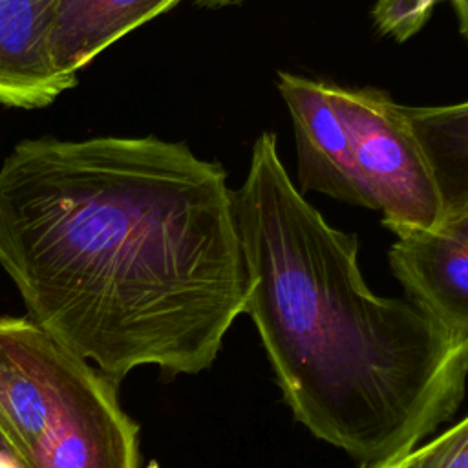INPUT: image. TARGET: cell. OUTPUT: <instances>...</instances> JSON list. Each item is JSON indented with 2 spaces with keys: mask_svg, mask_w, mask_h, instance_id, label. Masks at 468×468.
Segmentation results:
<instances>
[{
  "mask_svg": "<svg viewBox=\"0 0 468 468\" xmlns=\"http://www.w3.org/2000/svg\"><path fill=\"white\" fill-rule=\"evenodd\" d=\"M57 0H0V102L42 108L75 86L51 57Z\"/></svg>",
  "mask_w": 468,
  "mask_h": 468,
  "instance_id": "52a82bcc",
  "label": "cell"
},
{
  "mask_svg": "<svg viewBox=\"0 0 468 468\" xmlns=\"http://www.w3.org/2000/svg\"><path fill=\"white\" fill-rule=\"evenodd\" d=\"M278 90L289 108L298 152V192H322L362 207L349 154L347 130L333 95V82L278 73Z\"/></svg>",
  "mask_w": 468,
  "mask_h": 468,
  "instance_id": "8992f818",
  "label": "cell"
},
{
  "mask_svg": "<svg viewBox=\"0 0 468 468\" xmlns=\"http://www.w3.org/2000/svg\"><path fill=\"white\" fill-rule=\"evenodd\" d=\"M433 468H468V420L464 417L448 428L446 446Z\"/></svg>",
  "mask_w": 468,
  "mask_h": 468,
  "instance_id": "7c38bea8",
  "label": "cell"
},
{
  "mask_svg": "<svg viewBox=\"0 0 468 468\" xmlns=\"http://www.w3.org/2000/svg\"><path fill=\"white\" fill-rule=\"evenodd\" d=\"M437 0H378L375 5V22L386 35L404 40L419 31L430 18Z\"/></svg>",
  "mask_w": 468,
  "mask_h": 468,
  "instance_id": "30bf717a",
  "label": "cell"
},
{
  "mask_svg": "<svg viewBox=\"0 0 468 468\" xmlns=\"http://www.w3.org/2000/svg\"><path fill=\"white\" fill-rule=\"evenodd\" d=\"M179 0H57L51 24V57L57 71L77 82L82 69L108 46Z\"/></svg>",
  "mask_w": 468,
  "mask_h": 468,
  "instance_id": "ba28073f",
  "label": "cell"
},
{
  "mask_svg": "<svg viewBox=\"0 0 468 468\" xmlns=\"http://www.w3.org/2000/svg\"><path fill=\"white\" fill-rule=\"evenodd\" d=\"M252 318L296 422L360 464L391 459L452 420L466 395L468 346L410 300L375 294L358 238L292 185L263 132L232 190Z\"/></svg>",
  "mask_w": 468,
  "mask_h": 468,
  "instance_id": "7a4b0ae2",
  "label": "cell"
},
{
  "mask_svg": "<svg viewBox=\"0 0 468 468\" xmlns=\"http://www.w3.org/2000/svg\"><path fill=\"white\" fill-rule=\"evenodd\" d=\"M446 441H448V430L439 437H435L433 441L426 442L424 446H415L382 463L360 464V468H433L446 446Z\"/></svg>",
  "mask_w": 468,
  "mask_h": 468,
  "instance_id": "8fae6325",
  "label": "cell"
},
{
  "mask_svg": "<svg viewBox=\"0 0 468 468\" xmlns=\"http://www.w3.org/2000/svg\"><path fill=\"white\" fill-rule=\"evenodd\" d=\"M196 2L205 7H219V5H227V4H238L241 0H196Z\"/></svg>",
  "mask_w": 468,
  "mask_h": 468,
  "instance_id": "5bb4252c",
  "label": "cell"
},
{
  "mask_svg": "<svg viewBox=\"0 0 468 468\" xmlns=\"http://www.w3.org/2000/svg\"><path fill=\"white\" fill-rule=\"evenodd\" d=\"M0 265L27 318L117 384L208 369L249 289L227 172L157 137L18 143Z\"/></svg>",
  "mask_w": 468,
  "mask_h": 468,
  "instance_id": "6da1fadb",
  "label": "cell"
},
{
  "mask_svg": "<svg viewBox=\"0 0 468 468\" xmlns=\"http://www.w3.org/2000/svg\"><path fill=\"white\" fill-rule=\"evenodd\" d=\"M0 468H24L20 457L16 455L13 444L0 426Z\"/></svg>",
  "mask_w": 468,
  "mask_h": 468,
  "instance_id": "4fadbf2b",
  "label": "cell"
},
{
  "mask_svg": "<svg viewBox=\"0 0 468 468\" xmlns=\"http://www.w3.org/2000/svg\"><path fill=\"white\" fill-rule=\"evenodd\" d=\"M0 426L24 468H141L117 382L27 316L0 318Z\"/></svg>",
  "mask_w": 468,
  "mask_h": 468,
  "instance_id": "3957f363",
  "label": "cell"
},
{
  "mask_svg": "<svg viewBox=\"0 0 468 468\" xmlns=\"http://www.w3.org/2000/svg\"><path fill=\"white\" fill-rule=\"evenodd\" d=\"M333 95L347 130V154L362 207L382 212L395 236L444 221V207L408 106L377 88H344Z\"/></svg>",
  "mask_w": 468,
  "mask_h": 468,
  "instance_id": "277c9868",
  "label": "cell"
},
{
  "mask_svg": "<svg viewBox=\"0 0 468 468\" xmlns=\"http://www.w3.org/2000/svg\"><path fill=\"white\" fill-rule=\"evenodd\" d=\"M435 176L444 207V219L468 214V106H408Z\"/></svg>",
  "mask_w": 468,
  "mask_h": 468,
  "instance_id": "9c48e42d",
  "label": "cell"
},
{
  "mask_svg": "<svg viewBox=\"0 0 468 468\" xmlns=\"http://www.w3.org/2000/svg\"><path fill=\"white\" fill-rule=\"evenodd\" d=\"M397 238L389 265L406 300L455 344L468 346V214Z\"/></svg>",
  "mask_w": 468,
  "mask_h": 468,
  "instance_id": "5b68a950",
  "label": "cell"
}]
</instances>
